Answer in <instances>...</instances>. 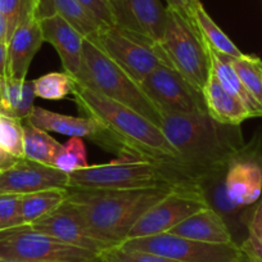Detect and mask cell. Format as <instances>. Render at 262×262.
I'll list each match as a JSON object with an SVG mask.
<instances>
[{
  "label": "cell",
  "instance_id": "cell-13",
  "mask_svg": "<svg viewBox=\"0 0 262 262\" xmlns=\"http://www.w3.org/2000/svg\"><path fill=\"white\" fill-rule=\"evenodd\" d=\"M115 26L155 42L162 40L166 8L160 0H108Z\"/></svg>",
  "mask_w": 262,
  "mask_h": 262
},
{
  "label": "cell",
  "instance_id": "cell-10",
  "mask_svg": "<svg viewBox=\"0 0 262 262\" xmlns=\"http://www.w3.org/2000/svg\"><path fill=\"white\" fill-rule=\"evenodd\" d=\"M118 246L149 252L176 262H236L243 254L235 242L225 244L203 243L171 233L126 239Z\"/></svg>",
  "mask_w": 262,
  "mask_h": 262
},
{
  "label": "cell",
  "instance_id": "cell-24",
  "mask_svg": "<svg viewBox=\"0 0 262 262\" xmlns=\"http://www.w3.org/2000/svg\"><path fill=\"white\" fill-rule=\"evenodd\" d=\"M69 198V189H47L22 194L21 217L24 225L35 223L48 213L57 210Z\"/></svg>",
  "mask_w": 262,
  "mask_h": 262
},
{
  "label": "cell",
  "instance_id": "cell-33",
  "mask_svg": "<svg viewBox=\"0 0 262 262\" xmlns=\"http://www.w3.org/2000/svg\"><path fill=\"white\" fill-rule=\"evenodd\" d=\"M0 13L8 22L9 39L19 22L31 13H37L36 0H0Z\"/></svg>",
  "mask_w": 262,
  "mask_h": 262
},
{
  "label": "cell",
  "instance_id": "cell-30",
  "mask_svg": "<svg viewBox=\"0 0 262 262\" xmlns=\"http://www.w3.org/2000/svg\"><path fill=\"white\" fill-rule=\"evenodd\" d=\"M0 148L13 158L24 156V122L17 118L0 115Z\"/></svg>",
  "mask_w": 262,
  "mask_h": 262
},
{
  "label": "cell",
  "instance_id": "cell-12",
  "mask_svg": "<svg viewBox=\"0 0 262 262\" xmlns=\"http://www.w3.org/2000/svg\"><path fill=\"white\" fill-rule=\"evenodd\" d=\"M25 121H29L30 123L44 131L58 133L69 138H88L104 149L117 153L120 157H131L126 148L104 126L90 117H75L55 113L41 107H34L27 120Z\"/></svg>",
  "mask_w": 262,
  "mask_h": 262
},
{
  "label": "cell",
  "instance_id": "cell-36",
  "mask_svg": "<svg viewBox=\"0 0 262 262\" xmlns=\"http://www.w3.org/2000/svg\"><path fill=\"white\" fill-rule=\"evenodd\" d=\"M201 0H166L168 8H172L175 11H178L179 13H181L183 16H185L186 18L193 19V12L194 8L196 7V4L200 3Z\"/></svg>",
  "mask_w": 262,
  "mask_h": 262
},
{
  "label": "cell",
  "instance_id": "cell-29",
  "mask_svg": "<svg viewBox=\"0 0 262 262\" xmlns=\"http://www.w3.org/2000/svg\"><path fill=\"white\" fill-rule=\"evenodd\" d=\"M88 166L89 163H88L86 148L81 138H69V140L62 144L53 163V167L69 175Z\"/></svg>",
  "mask_w": 262,
  "mask_h": 262
},
{
  "label": "cell",
  "instance_id": "cell-1",
  "mask_svg": "<svg viewBox=\"0 0 262 262\" xmlns=\"http://www.w3.org/2000/svg\"><path fill=\"white\" fill-rule=\"evenodd\" d=\"M161 128L178 152L176 170L186 180L201 184L243 152L238 126L221 125L207 112H163Z\"/></svg>",
  "mask_w": 262,
  "mask_h": 262
},
{
  "label": "cell",
  "instance_id": "cell-15",
  "mask_svg": "<svg viewBox=\"0 0 262 262\" xmlns=\"http://www.w3.org/2000/svg\"><path fill=\"white\" fill-rule=\"evenodd\" d=\"M34 229L48 234L69 246L88 249L99 254L104 249L111 248L95 238L82 221L81 216L67 201L53 212L30 224Z\"/></svg>",
  "mask_w": 262,
  "mask_h": 262
},
{
  "label": "cell",
  "instance_id": "cell-31",
  "mask_svg": "<svg viewBox=\"0 0 262 262\" xmlns=\"http://www.w3.org/2000/svg\"><path fill=\"white\" fill-rule=\"evenodd\" d=\"M241 251L251 262H262V201L256 206L248 223V235Z\"/></svg>",
  "mask_w": 262,
  "mask_h": 262
},
{
  "label": "cell",
  "instance_id": "cell-18",
  "mask_svg": "<svg viewBox=\"0 0 262 262\" xmlns=\"http://www.w3.org/2000/svg\"><path fill=\"white\" fill-rule=\"evenodd\" d=\"M224 190L234 208L256 203L262 195V166L242 152L226 168Z\"/></svg>",
  "mask_w": 262,
  "mask_h": 262
},
{
  "label": "cell",
  "instance_id": "cell-37",
  "mask_svg": "<svg viewBox=\"0 0 262 262\" xmlns=\"http://www.w3.org/2000/svg\"><path fill=\"white\" fill-rule=\"evenodd\" d=\"M8 69V45L0 42V79L7 76Z\"/></svg>",
  "mask_w": 262,
  "mask_h": 262
},
{
  "label": "cell",
  "instance_id": "cell-14",
  "mask_svg": "<svg viewBox=\"0 0 262 262\" xmlns=\"http://www.w3.org/2000/svg\"><path fill=\"white\" fill-rule=\"evenodd\" d=\"M69 173L34 161L17 160L0 172V194H29L47 189H69Z\"/></svg>",
  "mask_w": 262,
  "mask_h": 262
},
{
  "label": "cell",
  "instance_id": "cell-38",
  "mask_svg": "<svg viewBox=\"0 0 262 262\" xmlns=\"http://www.w3.org/2000/svg\"><path fill=\"white\" fill-rule=\"evenodd\" d=\"M8 41H9L8 22H7L6 17L0 13V42L8 45Z\"/></svg>",
  "mask_w": 262,
  "mask_h": 262
},
{
  "label": "cell",
  "instance_id": "cell-25",
  "mask_svg": "<svg viewBox=\"0 0 262 262\" xmlns=\"http://www.w3.org/2000/svg\"><path fill=\"white\" fill-rule=\"evenodd\" d=\"M24 122V156L26 160L53 166L62 144L50 137L48 131L36 127L29 121Z\"/></svg>",
  "mask_w": 262,
  "mask_h": 262
},
{
  "label": "cell",
  "instance_id": "cell-16",
  "mask_svg": "<svg viewBox=\"0 0 262 262\" xmlns=\"http://www.w3.org/2000/svg\"><path fill=\"white\" fill-rule=\"evenodd\" d=\"M40 22L44 41L58 53L66 74L76 77L81 70L85 36L59 14L44 17Z\"/></svg>",
  "mask_w": 262,
  "mask_h": 262
},
{
  "label": "cell",
  "instance_id": "cell-32",
  "mask_svg": "<svg viewBox=\"0 0 262 262\" xmlns=\"http://www.w3.org/2000/svg\"><path fill=\"white\" fill-rule=\"evenodd\" d=\"M97 262H176L173 259L137 249H126L121 246L111 247L100 252Z\"/></svg>",
  "mask_w": 262,
  "mask_h": 262
},
{
  "label": "cell",
  "instance_id": "cell-21",
  "mask_svg": "<svg viewBox=\"0 0 262 262\" xmlns=\"http://www.w3.org/2000/svg\"><path fill=\"white\" fill-rule=\"evenodd\" d=\"M207 44V42H206ZM208 54H210V63H211V74L216 77L221 86L238 98L247 111L249 112L252 117H262V107L252 98V95L247 92L244 88L243 82L239 79L238 74L234 70L233 64L230 62V57L224 55L221 53H217L215 49L207 44Z\"/></svg>",
  "mask_w": 262,
  "mask_h": 262
},
{
  "label": "cell",
  "instance_id": "cell-27",
  "mask_svg": "<svg viewBox=\"0 0 262 262\" xmlns=\"http://www.w3.org/2000/svg\"><path fill=\"white\" fill-rule=\"evenodd\" d=\"M230 62L247 92L262 107V60L244 54L241 58L230 57Z\"/></svg>",
  "mask_w": 262,
  "mask_h": 262
},
{
  "label": "cell",
  "instance_id": "cell-39",
  "mask_svg": "<svg viewBox=\"0 0 262 262\" xmlns=\"http://www.w3.org/2000/svg\"><path fill=\"white\" fill-rule=\"evenodd\" d=\"M14 163H16V162H13V163H0V172H3L4 170H7L8 167H11V166L14 165Z\"/></svg>",
  "mask_w": 262,
  "mask_h": 262
},
{
  "label": "cell",
  "instance_id": "cell-41",
  "mask_svg": "<svg viewBox=\"0 0 262 262\" xmlns=\"http://www.w3.org/2000/svg\"><path fill=\"white\" fill-rule=\"evenodd\" d=\"M0 262H25V261H16V259H6V258H0Z\"/></svg>",
  "mask_w": 262,
  "mask_h": 262
},
{
  "label": "cell",
  "instance_id": "cell-2",
  "mask_svg": "<svg viewBox=\"0 0 262 262\" xmlns=\"http://www.w3.org/2000/svg\"><path fill=\"white\" fill-rule=\"evenodd\" d=\"M71 95L85 117L93 118L104 126L126 148L131 157L144 158L167 166L179 173L176 170L179 155L160 126L74 77Z\"/></svg>",
  "mask_w": 262,
  "mask_h": 262
},
{
  "label": "cell",
  "instance_id": "cell-7",
  "mask_svg": "<svg viewBox=\"0 0 262 262\" xmlns=\"http://www.w3.org/2000/svg\"><path fill=\"white\" fill-rule=\"evenodd\" d=\"M98 47L102 48L118 66L142 84L143 80L157 67L170 63L166 59L160 42L140 36L115 25H103L98 31L89 35Z\"/></svg>",
  "mask_w": 262,
  "mask_h": 262
},
{
  "label": "cell",
  "instance_id": "cell-5",
  "mask_svg": "<svg viewBox=\"0 0 262 262\" xmlns=\"http://www.w3.org/2000/svg\"><path fill=\"white\" fill-rule=\"evenodd\" d=\"M69 188L122 190L191 181L167 166L144 158L120 157L104 165H92L69 175Z\"/></svg>",
  "mask_w": 262,
  "mask_h": 262
},
{
  "label": "cell",
  "instance_id": "cell-8",
  "mask_svg": "<svg viewBox=\"0 0 262 262\" xmlns=\"http://www.w3.org/2000/svg\"><path fill=\"white\" fill-rule=\"evenodd\" d=\"M99 254L69 246L30 224L0 230V258L25 262H97Z\"/></svg>",
  "mask_w": 262,
  "mask_h": 262
},
{
  "label": "cell",
  "instance_id": "cell-40",
  "mask_svg": "<svg viewBox=\"0 0 262 262\" xmlns=\"http://www.w3.org/2000/svg\"><path fill=\"white\" fill-rule=\"evenodd\" d=\"M236 262H251V261H249V259L247 258V257L244 256V254H242V256H241V258H239L238 261H236Z\"/></svg>",
  "mask_w": 262,
  "mask_h": 262
},
{
  "label": "cell",
  "instance_id": "cell-6",
  "mask_svg": "<svg viewBox=\"0 0 262 262\" xmlns=\"http://www.w3.org/2000/svg\"><path fill=\"white\" fill-rule=\"evenodd\" d=\"M160 47L171 67L202 93L210 77L211 63L207 44L194 21L166 7V26Z\"/></svg>",
  "mask_w": 262,
  "mask_h": 262
},
{
  "label": "cell",
  "instance_id": "cell-3",
  "mask_svg": "<svg viewBox=\"0 0 262 262\" xmlns=\"http://www.w3.org/2000/svg\"><path fill=\"white\" fill-rule=\"evenodd\" d=\"M175 185L122 190L69 188L67 202L79 212L95 238L115 247L127 239L135 223Z\"/></svg>",
  "mask_w": 262,
  "mask_h": 262
},
{
  "label": "cell",
  "instance_id": "cell-11",
  "mask_svg": "<svg viewBox=\"0 0 262 262\" xmlns=\"http://www.w3.org/2000/svg\"><path fill=\"white\" fill-rule=\"evenodd\" d=\"M142 86L162 113L207 112L202 93L168 64L157 67L143 80Z\"/></svg>",
  "mask_w": 262,
  "mask_h": 262
},
{
  "label": "cell",
  "instance_id": "cell-34",
  "mask_svg": "<svg viewBox=\"0 0 262 262\" xmlns=\"http://www.w3.org/2000/svg\"><path fill=\"white\" fill-rule=\"evenodd\" d=\"M21 196V194H0V230L24 225Z\"/></svg>",
  "mask_w": 262,
  "mask_h": 262
},
{
  "label": "cell",
  "instance_id": "cell-9",
  "mask_svg": "<svg viewBox=\"0 0 262 262\" xmlns=\"http://www.w3.org/2000/svg\"><path fill=\"white\" fill-rule=\"evenodd\" d=\"M208 206L211 205L200 183L183 181L176 184L170 193L135 223L127 239L168 233L181 221Z\"/></svg>",
  "mask_w": 262,
  "mask_h": 262
},
{
  "label": "cell",
  "instance_id": "cell-23",
  "mask_svg": "<svg viewBox=\"0 0 262 262\" xmlns=\"http://www.w3.org/2000/svg\"><path fill=\"white\" fill-rule=\"evenodd\" d=\"M39 18L59 14L85 37L103 26L79 0H36Z\"/></svg>",
  "mask_w": 262,
  "mask_h": 262
},
{
  "label": "cell",
  "instance_id": "cell-26",
  "mask_svg": "<svg viewBox=\"0 0 262 262\" xmlns=\"http://www.w3.org/2000/svg\"><path fill=\"white\" fill-rule=\"evenodd\" d=\"M193 19L196 29L200 30L201 35L205 39V41L212 49H215L217 53H221V54L228 55V57H243L244 53H242L239 50V48L229 39L228 35L211 18V16L207 13V11H206L205 7H203V4L201 2L194 8Z\"/></svg>",
  "mask_w": 262,
  "mask_h": 262
},
{
  "label": "cell",
  "instance_id": "cell-4",
  "mask_svg": "<svg viewBox=\"0 0 262 262\" xmlns=\"http://www.w3.org/2000/svg\"><path fill=\"white\" fill-rule=\"evenodd\" d=\"M74 79L137 111L161 127L162 112L145 93L142 84L127 74L89 37H85L84 40L81 70Z\"/></svg>",
  "mask_w": 262,
  "mask_h": 262
},
{
  "label": "cell",
  "instance_id": "cell-28",
  "mask_svg": "<svg viewBox=\"0 0 262 262\" xmlns=\"http://www.w3.org/2000/svg\"><path fill=\"white\" fill-rule=\"evenodd\" d=\"M35 95L41 99L62 100L72 93V76L66 72H50L32 81Z\"/></svg>",
  "mask_w": 262,
  "mask_h": 262
},
{
  "label": "cell",
  "instance_id": "cell-17",
  "mask_svg": "<svg viewBox=\"0 0 262 262\" xmlns=\"http://www.w3.org/2000/svg\"><path fill=\"white\" fill-rule=\"evenodd\" d=\"M44 42L41 22L37 13L25 17L8 41V69L7 76L26 80L32 59Z\"/></svg>",
  "mask_w": 262,
  "mask_h": 262
},
{
  "label": "cell",
  "instance_id": "cell-22",
  "mask_svg": "<svg viewBox=\"0 0 262 262\" xmlns=\"http://www.w3.org/2000/svg\"><path fill=\"white\" fill-rule=\"evenodd\" d=\"M36 98L32 81L11 77L0 79V115L25 121L31 113Z\"/></svg>",
  "mask_w": 262,
  "mask_h": 262
},
{
  "label": "cell",
  "instance_id": "cell-20",
  "mask_svg": "<svg viewBox=\"0 0 262 262\" xmlns=\"http://www.w3.org/2000/svg\"><path fill=\"white\" fill-rule=\"evenodd\" d=\"M202 95L210 117L221 125L239 126L247 118H251L243 103L226 92L212 74L203 88Z\"/></svg>",
  "mask_w": 262,
  "mask_h": 262
},
{
  "label": "cell",
  "instance_id": "cell-19",
  "mask_svg": "<svg viewBox=\"0 0 262 262\" xmlns=\"http://www.w3.org/2000/svg\"><path fill=\"white\" fill-rule=\"evenodd\" d=\"M168 233L203 243L225 244L234 242L225 220L212 206L189 216Z\"/></svg>",
  "mask_w": 262,
  "mask_h": 262
},
{
  "label": "cell",
  "instance_id": "cell-35",
  "mask_svg": "<svg viewBox=\"0 0 262 262\" xmlns=\"http://www.w3.org/2000/svg\"><path fill=\"white\" fill-rule=\"evenodd\" d=\"M102 25H115L108 0H79Z\"/></svg>",
  "mask_w": 262,
  "mask_h": 262
}]
</instances>
